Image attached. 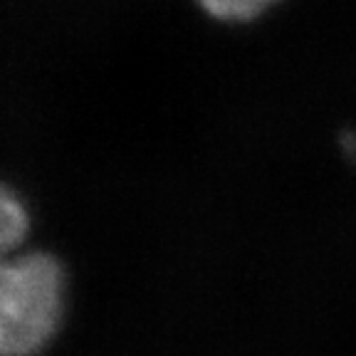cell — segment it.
Masks as SVG:
<instances>
[{"mask_svg": "<svg viewBox=\"0 0 356 356\" xmlns=\"http://www.w3.org/2000/svg\"><path fill=\"white\" fill-rule=\"evenodd\" d=\"M62 312V270L44 252L8 257L0 270V354L33 356L52 339Z\"/></svg>", "mask_w": 356, "mask_h": 356, "instance_id": "cell-1", "label": "cell"}, {"mask_svg": "<svg viewBox=\"0 0 356 356\" xmlns=\"http://www.w3.org/2000/svg\"><path fill=\"white\" fill-rule=\"evenodd\" d=\"M25 228H28V216L22 211L20 200L6 188L3 200H0V245H3V250H10L13 245L20 243Z\"/></svg>", "mask_w": 356, "mask_h": 356, "instance_id": "cell-2", "label": "cell"}, {"mask_svg": "<svg viewBox=\"0 0 356 356\" xmlns=\"http://www.w3.org/2000/svg\"><path fill=\"white\" fill-rule=\"evenodd\" d=\"M200 8L218 20H252L277 0H198Z\"/></svg>", "mask_w": 356, "mask_h": 356, "instance_id": "cell-3", "label": "cell"}]
</instances>
